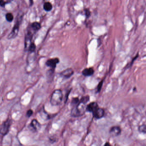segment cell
Instances as JSON below:
<instances>
[{"mask_svg": "<svg viewBox=\"0 0 146 146\" xmlns=\"http://www.w3.org/2000/svg\"><path fill=\"white\" fill-rule=\"evenodd\" d=\"M86 104L79 101L76 106L73 107L71 112V116L79 117L84 115L86 111Z\"/></svg>", "mask_w": 146, "mask_h": 146, "instance_id": "cell-1", "label": "cell"}, {"mask_svg": "<svg viewBox=\"0 0 146 146\" xmlns=\"http://www.w3.org/2000/svg\"><path fill=\"white\" fill-rule=\"evenodd\" d=\"M63 95L61 90L56 89L51 94L50 99L51 104L54 106L59 105L63 100Z\"/></svg>", "mask_w": 146, "mask_h": 146, "instance_id": "cell-2", "label": "cell"}, {"mask_svg": "<svg viewBox=\"0 0 146 146\" xmlns=\"http://www.w3.org/2000/svg\"><path fill=\"white\" fill-rule=\"evenodd\" d=\"M23 15H19L17 16V19L15 24L12 29V31L9 34L8 36V38L9 39H12L15 38L17 36L19 33V30L20 25H21V21H22Z\"/></svg>", "mask_w": 146, "mask_h": 146, "instance_id": "cell-3", "label": "cell"}, {"mask_svg": "<svg viewBox=\"0 0 146 146\" xmlns=\"http://www.w3.org/2000/svg\"><path fill=\"white\" fill-rule=\"evenodd\" d=\"M37 31L33 29L31 25L27 28V32L25 36V49L27 50L29 45L31 43L33 35Z\"/></svg>", "mask_w": 146, "mask_h": 146, "instance_id": "cell-4", "label": "cell"}, {"mask_svg": "<svg viewBox=\"0 0 146 146\" xmlns=\"http://www.w3.org/2000/svg\"><path fill=\"white\" fill-rule=\"evenodd\" d=\"M11 120L10 119H7L2 124L0 129V133L3 135H7L9 131V129L11 126Z\"/></svg>", "mask_w": 146, "mask_h": 146, "instance_id": "cell-5", "label": "cell"}, {"mask_svg": "<svg viewBox=\"0 0 146 146\" xmlns=\"http://www.w3.org/2000/svg\"><path fill=\"white\" fill-rule=\"evenodd\" d=\"M121 129L119 126H113L110 129L109 134L111 137H117L121 135Z\"/></svg>", "mask_w": 146, "mask_h": 146, "instance_id": "cell-6", "label": "cell"}, {"mask_svg": "<svg viewBox=\"0 0 146 146\" xmlns=\"http://www.w3.org/2000/svg\"><path fill=\"white\" fill-rule=\"evenodd\" d=\"M60 62V60L58 58H55L49 59L46 61L45 64L47 66L51 68L55 69L56 68L57 65Z\"/></svg>", "mask_w": 146, "mask_h": 146, "instance_id": "cell-7", "label": "cell"}, {"mask_svg": "<svg viewBox=\"0 0 146 146\" xmlns=\"http://www.w3.org/2000/svg\"><path fill=\"white\" fill-rule=\"evenodd\" d=\"M94 118L97 119H101L105 115L104 110L102 108H97L93 112H92Z\"/></svg>", "mask_w": 146, "mask_h": 146, "instance_id": "cell-8", "label": "cell"}, {"mask_svg": "<svg viewBox=\"0 0 146 146\" xmlns=\"http://www.w3.org/2000/svg\"><path fill=\"white\" fill-rule=\"evenodd\" d=\"M39 127L40 124L36 119H33L28 126V129L33 133L37 132Z\"/></svg>", "mask_w": 146, "mask_h": 146, "instance_id": "cell-9", "label": "cell"}, {"mask_svg": "<svg viewBox=\"0 0 146 146\" xmlns=\"http://www.w3.org/2000/svg\"><path fill=\"white\" fill-rule=\"evenodd\" d=\"M74 74L73 70L72 68H67L61 73V76L66 79L70 78Z\"/></svg>", "mask_w": 146, "mask_h": 146, "instance_id": "cell-10", "label": "cell"}, {"mask_svg": "<svg viewBox=\"0 0 146 146\" xmlns=\"http://www.w3.org/2000/svg\"><path fill=\"white\" fill-rule=\"evenodd\" d=\"M98 107V105L97 102H91L86 107V111L92 113Z\"/></svg>", "mask_w": 146, "mask_h": 146, "instance_id": "cell-11", "label": "cell"}, {"mask_svg": "<svg viewBox=\"0 0 146 146\" xmlns=\"http://www.w3.org/2000/svg\"><path fill=\"white\" fill-rule=\"evenodd\" d=\"M55 69L51 68L46 72V78L48 82H51L53 81L54 77Z\"/></svg>", "mask_w": 146, "mask_h": 146, "instance_id": "cell-12", "label": "cell"}, {"mask_svg": "<svg viewBox=\"0 0 146 146\" xmlns=\"http://www.w3.org/2000/svg\"><path fill=\"white\" fill-rule=\"evenodd\" d=\"M94 73V70L92 68H85L82 72V74L85 76H91Z\"/></svg>", "mask_w": 146, "mask_h": 146, "instance_id": "cell-13", "label": "cell"}, {"mask_svg": "<svg viewBox=\"0 0 146 146\" xmlns=\"http://www.w3.org/2000/svg\"><path fill=\"white\" fill-rule=\"evenodd\" d=\"M43 8L45 11L47 12L50 11L52 9V5L49 2L45 3L43 5Z\"/></svg>", "mask_w": 146, "mask_h": 146, "instance_id": "cell-14", "label": "cell"}, {"mask_svg": "<svg viewBox=\"0 0 146 146\" xmlns=\"http://www.w3.org/2000/svg\"><path fill=\"white\" fill-rule=\"evenodd\" d=\"M31 26L33 29H34L36 31H38L41 28V25L38 22H34L31 24Z\"/></svg>", "mask_w": 146, "mask_h": 146, "instance_id": "cell-15", "label": "cell"}, {"mask_svg": "<svg viewBox=\"0 0 146 146\" xmlns=\"http://www.w3.org/2000/svg\"><path fill=\"white\" fill-rule=\"evenodd\" d=\"M36 50V45L34 44V43L32 42L27 49V50L29 51V53H33Z\"/></svg>", "mask_w": 146, "mask_h": 146, "instance_id": "cell-16", "label": "cell"}, {"mask_svg": "<svg viewBox=\"0 0 146 146\" xmlns=\"http://www.w3.org/2000/svg\"><path fill=\"white\" fill-rule=\"evenodd\" d=\"M6 19L8 22H12L14 19L13 15L11 13H7L6 15Z\"/></svg>", "mask_w": 146, "mask_h": 146, "instance_id": "cell-17", "label": "cell"}, {"mask_svg": "<svg viewBox=\"0 0 146 146\" xmlns=\"http://www.w3.org/2000/svg\"><path fill=\"white\" fill-rule=\"evenodd\" d=\"M89 100H90V97L88 95H87V96H84V97H82L79 101L80 102H82V103L86 104L88 103Z\"/></svg>", "mask_w": 146, "mask_h": 146, "instance_id": "cell-18", "label": "cell"}, {"mask_svg": "<svg viewBox=\"0 0 146 146\" xmlns=\"http://www.w3.org/2000/svg\"><path fill=\"white\" fill-rule=\"evenodd\" d=\"M139 131L140 133H143L145 134L146 133V126L145 124L139 126Z\"/></svg>", "mask_w": 146, "mask_h": 146, "instance_id": "cell-19", "label": "cell"}, {"mask_svg": "<svg viewBox=\"0 0 146 146\" xmlns=\"http://www.w3.org/2000/svg\"><path fill=\"white\" fill-rule=\"evenodd\" d=\"M79 102V99L78 98H75L72 99V105L74 106H76Z\"/></svg>", "mask_w": 146, "mask_h": 146, "instance_id": "cell-20", "label": "cell"}, {"mask_svg": "<svg viewBox=\"0 0 146 146\" xmlns=\"http://www.w3.org/2000/svg\"><path fill=\"white\" fill-rule=\"evenodd\" d=\"M103 81H104L103 80L101 81L98 85L97 87V92H99L101 91L103 84Z\"/></svg>", "mask_w": 146, "mask_h": 146, "instance_id": "cell-21", "label": "cell"}, {"mask_svg": "<svg viewBox=\"0 0 146 146\" xmlns=\"http://www.w3.org/2000/svg\"><path fill=\"white\" fill-rule=\"evenodd\" d=\"M33 114V111L32 110H29L27 111L26 117H30Z\"/></svg>", "mask_w": 146, "mask_h": 146, "instance_id": "cell-22", "label": "cell"}, {"mask_svg": "<svg viewBox=\"0 0 146 146\" xmlns=\"http://www.w3.org/2000/svg\"><path fill=\"white\" fill-rule=\"evenodd\" d=\"M85 15L87 18H89L91 15V12H90L89 9H85Z\"/></svg>", "mask_w": 146, "mask_h": 146, "instance_id": "cell-23", "label": "cell"}, {"mask_svg": "<svg viewBox=\"0 0 146 146\" xmlns=\"http://www.w3.org/2000/svg\"><path fill=\"white\" fill-rule=\"evenodd\" d=\"M6 3L3 0H0V7H4L6 5Z\"/></svg>", "mask_w": 146, "mask_h": 146, "instance_id": "cell-24", "label": "cell"}, {"mask_svg": "<svg viewBox=\"0 0 146 146\" xmlns=\"http://www.w3.org/2000/svg\"><path fill=\"white\" fill-rule=\"evenodd\" d=\"M3 1L5 2V3H6V4H7V3H10L13 0H3Z\"/></svg>", "mask_w": 146, "mask_h": 146, "instance_id": "cell-25", "label": "cell"}, {"mask_svg": "<svg viewBox=\"0 0 146 146\" xmlns=\"http://www.w3.org/2000/svg\"><path fill=\"white\" fill-rule=\"evenodd\" d=\"M104 146H111L109 142H106V143L104 145Z\"/></svg>", "mask_w": 146, "mask_h": 146, "instance_id": "cell-26", "label": "cell"}, {"mask_svg": "<svg viewBox=\"0 0 146 146\" xmlns=\"http://www.w3.org/2000/svg\"><path fill=\"white\" fill-rule=\"evenodd\" d=\"M30 1V6H31L33 4V0H29Z\"/></svg>", "mask_w": 146, "mask_h": 146, "instance_id": "cell-27", "label": "cell"}]
</instances>
